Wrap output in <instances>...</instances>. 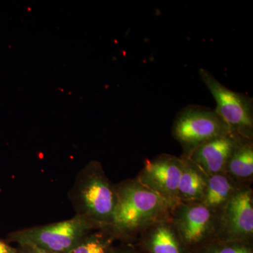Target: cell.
Instances as JSON below:
<instances>
[{
	"label": "cell",
	"mask_w": 253,
	"mask_h": 253,
	"mask_svg": "<svg viewBox=\"0 0 253 253\" xmlns=\"http://www.w3.org/2000/svg\"><path fill=\"white\" fill-rule=\"evenodd\" d=\"M200 78L215 101L214 111L225 123L231 134L251 139L253 129V101L242 93L226 87L209 71L200 69Z\"/></svg>",
	"instance_id": "4"
},
{
	"label": "cell",
	"mask_w": 253,
	"mask_h": 253,
	"mask_svg": "<svg viewBox=\"0 0 253 253\" xmlns=\"http://www.w3.org/2000/svg\"><path fill=\"white\" fill-rule=\"evenodd\" d=\"M206 181L197 171L189 166H183L178 196L186 200H197L204 197L206 190Z\"/></svg>",
	"instance_id": "12"
},
{
	"label": "cell",
	"mask_w": 253,
	"mask_h": 253,
	"mask_svg": "<svg viewBox=\"0 0 253 253\" xmlns=\"http://www.w3.org/2000/svg\"><path fill=\"white\" fill-rule=\"evenodd\" d=\"M249 140L240 138L226 163L231 174L238 177H249L253 174V149Z\"/></svg>",
	"instance_id": "11"
},
{
	"label": "cell",
	"mask_w": 253,
	"mask_h": 253,
	"mask_svg": "<svg viewBox=\"0 0 253 253\" xmlns=\"http://www.w3.org/2000/svg\"><path fill=\"white\" fill-rule=\"evenodd\" d=\"M201 253H253L246 245L231 241L225 244H210L201 251Z\"/></svg>",
	"instance_id": "15"
},
{
	"label": "cell",
	"mask_w": 253,
	"mask_h": 253,
	"mask_svg": "<svg viewBox=\"0 0 253 253\" xmlns=\"http://www.w3.org/2000/svg\"><path fill=\"white\" fill-rule=\"evenodd\" d=\"M16 253H26V251H23V250L22 249H21V248H18V249H17V252H16Z\"/></svg>",
	"instance_id": "19"
},
{
	"label": "cell",
	"mask_w": 253,
	"mask_h": 253,
	"mask_svg": "<svg viewBox=\"0 0 253 253\" xmlns=\"http://www.w3.org/2000/svg\"><path fill=\"white\" fill-rule=\"evenodd\" d=\"M95 227L89 219L76 214L72 219L14 231L10 241L19 246H32L50 252L68 253Z\"/></svg>",
	"instance_id": "3"
},
{
	"label": "cell",
	"mask_w": 253,
	"mask_h": 253,
	"mask_svg": "<svg viewBox=\"0 0 253 253\" xmlns=\"http://www.w3.org/2000/svg\"><path fill=\"white\" fill-rule=\"evenodd\" d=\"M111 247V239L89 234L68 253H109Z\"/></svg>",
	"instance_id": "14"
},
{
	"label": "cell",
	"mask_w": 253,
	"mask_h": 253,
	"mask_svg": "<svg viewBox=\"0 0 253 253\" xmlns=\"http://www.w3.org/2000/svg\"><path fill=\"white\" fill-rule=\"evenodd\" d=\"M109 253H140L134 249L111 247Z\"/></svg>",
	"instance_id": "18"
},
{
	"label": "cell",
	"mask_w": 253,
	"mask_h": 253,
	"mask_svg": "<svg viewBox=\"0 0 253 253\" xmlns=\"http://www.w3.org/2000/svg\"><path fill=\"white\" fill-rule=\"evenodd\" d=\"M240 138L229 133L206 141L190 151V159L206 172H219L226 166Z\"/></svg>",
	"instance_id": "7"
},
{
	"label": "cell",
	"mask_w": 253,
	"mask_h": 253,
	"mask_svg": "<svg viewBox=\"0 0 253 253\" xmlns=\"http://www.w3.org/2000/svg\"><path fill=\"white\" fill-rule=\"evenodd\" d=\"M232 191L230 182L219 174L211 176L206 186L205 204L208 207L216 208L224 204Z\"/></svg>",
	"instance_id": "13"
},
{
	"label": "cell",
	"mask_w": 253,
	"mask_h": 253,
	"mask_svg": "<svg viewBox=\"0 0 253 253\" xmlns=\"http://www.w3.org/2000/svg\"><path fill=\"white\" fill-rule=\"evenodd\" d=\"M226 223L231 241L252 235L253 208L249 191H241L231 198L226 210Z\"/></svg>",
	"instance_id": "8"
},
{
	"label": "cell",
	"mask_w": 253,
	"mask_h": 253,
	"mask_svg": "<svg viewBox=\"0 0 253 253\" xmlns=\"http://www.w3.org/2000/svg\"><path fill=\"white\" fill-rule=\"evenodd\" d=\"M19 247L28 253H56L40 249V248L36 247V246H19Z\"/></svg>",
	"instance_id": "16"
},
{
	"label": "cell",
	"mask_w": 253,
	"mask_h": 253,
	"mask_svg": "<svg viewBox=\"0 0 253 253\" xmlns=\"http://www.w3.org/2000/svg\"><path fill=\"white\" fill-rule=\"evenodd\" d=\"M183 166L179 160L169 156L147 161L144 171L145 185L169 201L178 196Z\"/></svg>",
	"instance_id": "6"
},
{
	"label": "cell",
	"mask_w": 253,
	"mask_h": 253,
	"mask_svg": "<svg viewBox=\"0 0 253 253\" xmlns=\"http://www.w3.org/2000/svg\"><path fill=\"white\" fill-rule=\"evenodd\" d=\"M17 249L11 247L2 240L0 239V253H16Z\"/></svg>",
	"instance_id": "17"
},
{
	"label": "cell",
	"mask_w": 253,
	"mask_h": 253,
	"mask_svg": "<svg viewBox=\"0 0 253 253\" xmlns=\"http://www.w3.org/2000/svg\"><path fill=\"white\" fill-rule=\"evenodd\" d=\"M229 133L227 126L214 110L194 105L181 110L173 126L174 137L189 152L206 141Z\"/></svg>",
	"instance_id": "5"
},
{
	"label": "cell",
	"mask_w": 253,
	"mask_h": 253,
	"mask_svg": "<svg viewBox=\"0 0 253 253\" xmlns=\"http://www.w3.org/2000/svg\"><path fill=\"white\" fill-rule=\"evenodd\" d=\"M211 221V211L206 205H195L182 210L177 224L183 243L193 247L203 242Z\"/></svg>",
	"instance_id": "9"
},
{
	"label": "cell",
	"mask_w": 253,
	"mask_h": 253,
	"mask_svg": "<svg viewBox=\"0 0 253 253\" xmlns=\"http://www.w3.org/2000/svg\"><path fill=\"white\" fill-rule=\"evenodd\" d=\"M112 224L115 232L127 234L164 212L169 200L140 182L129 181L116 188Z\"/></svg>",
	"instance_id": "2"
},
{
	"label": "cell",
	"mask_w": 253,
	"mask_h": 253,
	"mask_svg": "<svg viewBox=\"0 0 253 253\" xmlns=\"http://www.w3.org/2000/svg\"><path fill=\"white\" fill-rule=\"evenodd\" d=\"M148 253H185L175 234L166 226H159L145 242Z\"/></svg>",
	"instance_id": "10"
},
{
	"label": "cell",
	"mask_w": 253,
	"mask_h": 253,
	"mask_svg": "<svg viewBox=\"0 0 253 253\" xmlns=\"http://www.w3.org/2000/svg\"><path fill=\"white\" fill-rule=\"evenodd\" d=\"M77 214L95 226L111 225L116 204V189L97 163H90L79 172L70 191Z\"/></svg>",
	"instance_id": "1"
}]
</instances>
